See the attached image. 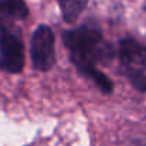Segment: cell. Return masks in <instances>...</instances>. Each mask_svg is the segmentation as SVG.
Here are the masks:
<instances>
[{
	"label": "cell",
	"instance_id": "6da1fadb",
	"mask_svg": "<svg viewBox=\"0 0 146 146\" xmlns=\"http://www.w3.org/2000/svg\"><path fill=\"white\" fill-rule=\"evenodd\" d=\"M62 41L71 51V60L80 72L95 67V62L109 61L113 55L112 47L104 43L101 31L87 24L65 31Z\"/></svg>",
	"mask_w": 146,
	"mask_h": 146
},
{
	"label": "cell",
	"instance_id": "7a4b0ae2",
	"mask_svg": "<svg viewBox=\"0 0 146 146\" xmlns=\"http://www.w3.org/2000/svg\"><path fill=\"white\" fill-rule=\"evenodd\" d=\"M24 67V46L20 33L0 20V68L17 74Z\"/></svg>",
	"mask_w": 146,
	"mask_h": 146
},
{
	"label": "cell",
	"instance_id": "3957f363",
	"mask_svg": "<svg viewBox=\"0 0 146 146\" xmlns=\"http://www.w3.org/2000/svg\"><path fill=\"white\" fill-rule=\"evenodd\" d=\"M30 55L33 67L38 71H48L55 64L54 34L48 26H38L31 36Z\"/></svg>",
	"mask_w": 146,
	"mask_h": 146
},
{
	"label": "cell",
	"instance_id": "277c9868",
	"mask_svg": "<svg viewBox=\"0 0 146 146\" xmlns=\"http://www.w3.org/2000/svg\"><path fill=\"white\" fill-rule=\"evenodd\" d=\"M119 61L126 72H143L146 70V47L132 38L119 43Z\"/></svg>",
	"mask_w": 146,
	"mask_h": 146
},
{
	"label": "cell",
	"instance_id": "5b68a950",
	"mask_svg": "<svg viewBox=\"0 0 146 146\" xmlns=\"http://www.w3.org/2000/svg\"><path fill=\"white\" fill-rule=\"evenodd\" d=\"M61 7V14L67 23H75L87 7L90 0H57Z\"/></svg>",
	"mask_w": 146,
	"mask_h": 146
},
{
	"label": "cell",
	"instance_id": "8992f818",
	"mask_svg": "<svg viewBox=\"0 0 146 146\" xmlns=\"http://www.w3.org/2000/svg\"><path fill=\"white\" fill-rule=\"evenodd\" d=\"M0 14L13 19H26L29 10L24 0H0Z\"/></svg>",
	"mask_w": 146,
	"mask_h": 146
},
{
	"label": "cell",
	"instance_id": "52a82bcc",
	"mask_svg": "<svg viewBox=\"0 0 146 146\" xmlns=\"http://www.w3.org/2000/svg\"><path fill=\"white\" fill-rule=\"evenodd\" d=\"M81 74H84L85 77H88L90 80H92L94 84L97 85L104 94H111V92H112V81H111L106 75H104L101 71H98L95 67L87 68V70H84Z\"/></svg>",
	"mask_w": 146,
	"mask_h": 146
},
{
	"label": "cell",
	"instance_id": "ba28073f",
	"mask_svg": "<svg viewBox=\"0 0 146 146\" xmlns=\"http://www.w3.org/2000/svg\"><path fill=\"white\" fill-rule=\"evenodd\" d=\"M128 77L133 88L141 92H146V75H143V72H129Z\"/></svg>",
	"mask_w": 146,
	"mask_h": 146
}]
</instances>
